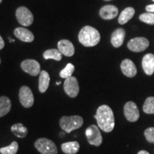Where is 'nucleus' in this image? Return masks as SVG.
I'll list each match as a JSON object with an SVG mask.
<instances>
[{"label":"nucleus","instance_id":"nucleus-6","mask_svg":"<svg viewBox=\"0 0 154 154\" xmlns=\"http://www.w3.org/2000/svg\"><path fill=\"white\" fill-rule=\"evenodd\" d=\"M16 17L18 22L23 26H30L34 21L32 13L25 7H20L17 9Z\"/></svg>","mask_w":154,"mask_h":154},{"label":"nucleus","instance_id":"nucleus-32","mask_svg":"<svg viewBox=\"0 0 154 154\" xmlns=\"http://www.w3.org/2000/svg\"><path fill=\"white\" fill-rule=\"evenodd\" d=\"M61 84V82H57V85H59V84Z\"/></svg>","mask_w":154,"mask_h":154},{"label":"nucleus","instance_id":"nucleus-5","mask_svg":"<svg viewBox=\"0 0 154 154\" xmlns=\"http://www.w3.org/2000/svg\"><path fill=\"white\" fill-rule=\"evenodd\" d=\"M85 134L88 142L91 145L99 146L102 143L103 138L99 126L96 125H91L86 129Z\"/></svg>","mask_w":154,"mask_h":154},{"label":"nucleus","instance_id":"nucleus-21","mask_svg":"<svg viewBox=\"0 0 154 154\" xmlns=\"http://www.w3.org/2000/svg\"><path fill=\"white\" fill-rule=\"evenodd\" d=\"M11 100L7 96L0 97V118L7 115L11 110Z\"/></svg>","mask_w":154,"mask_h":154},{"label":"nucleus","instance_id":"nucleus-22","mask_svg":"<svg viewBox=\"0 0 154 154\" xmlns=\"http://www.w3.org/2000/svg\"><path fill=\"white\" fill-rule=\"evenodd\" d=\"M11 131L18 138H25L28 134L27 128L22 124H14L11 126Z\"/></svg>","mask_w":154,"mask_h":154},{"label":"nucleus","instance_id":"nucleus-23","mask_svg":"<svg viewBox=\"0 0 154 154\" xmlns=\"http://www.w3.org/2000/svg\"><path fill=\"white\" fill-rule=\"evenodd\" d=\"M43 57L44 59L48 60V59H54V60L59 61L62 59V54L60 52L59 49H48L45 51L43 54Z\"/></svg>","mask_w":154,"mask_h":154},{"label":"nucleus","instance_id":"nucleus-30","mask_svg":"<svg viewBox=\"0 0 154 154\" xmlns=\"http://www.w3.org/2000/svg\"><path fill=\"white\" fill-rule=\"evenodd\" d=\"M4 47H5V42H4V39L1 35H0V50L2 49Z\"/></svg>","mask_w":154,"mask_h":154},{"label":"nucleus","instance_id":"nucleus-35","mask_svg":"<svg viewBox=\"0 0 154 154\" xmlns=\"http://www.w3.org/2000/svg\"><path fill=\"white\" fill-rule=\"evenodd\" d=\"M0 64H1V59H0Z\"/></svg>","mask_w":154,"mask_h":154},{"label":"nucleus","instance_id":"nucleus-28","mask_svg":"<svg viewBox=\"0 0 154 154\" xmlns=\"http://www.w3.org/2000/svg\"><path fill=\"white\" fill-rule=\"evenodd\" d=\"M144 135H145L146 140L149 143H154V127H150V128L146 129Z\"/></svg>","mask_w":154,"mask_h":154},{"label":"nucleus","instance_id":"nucleus-16","mask_svg":"<svg viewBox=\"0 0 154 154\" xmlns=\"http://www.w3.org/2000/svg\"><path fill=\"white\" fill-rule=\"evenodd\" d=\"M142 67L146 74L151 76L154 73V54H147L142 60Z\"/></svg>","mask_w":154,"mask_h":154},{"label":"nucleus","instance_id":"nucleus-33","mask_svg":"<svg viewBox=\"0 0 154 154\" xmlns=\"http://www.w3.org/2000/svg\"><path fill=\"white\" fill-rule=\"evenodd\" d=\"M10 42H14V40H13L12 38H10Z\"/></svg>","mask_w":154,"mask_h":154},{"label":"nucleus","instance_id":"nucleus-9","mask_svg":"<svg viewBox=\"0 0 154 154\" xmlns=\"http://www.w3.org/2000/svg\"><path fill=\"white\" fill-rule=\"evenodd\" d=\"M127 47L134 52H141L149 47V42L144 37L134 38L128 42Z\"/></svg>","mask_w":154,"mask_h":154},{"label":"nucleus","instance_id":"nucleus-18","mask_svg":"<svg viewBox=\"0 0 154 154\" xmlns=\"http://www.w3.org/2000/svg\"><path fill=\"white\" fill-rule=\"evenodd\" d=\"M50 76L47 71H42L38 79V90L41 93H45L49 86Z\"/></svg>","mask_w":154,"mask_h":154},{"label":"nucleus","instance_id":"nucleus-11","mask_svg":"<svg viewBox=\"0 0 154 154\" xmlns=\"http://www.w3.org/2000/svg\"><path fill=\"white\" fill-rule=\"evenodd\" d=\"M21 68L24 72L31 76H36L40 74V64L38 61L34 59H26L21 63Z\"/></svg>","mask_w":154,"mask_h":154},{"label":"nucleus","instance_id":"nucleus-7","mask_svg":"<svg viewBox=\"0 0 154 154\" xmlns=\"http://www.w3.org/2000/svg\"><path fill=\"white\" fill-rule=\"evenodd\" d=\"M63 89L65 93L71 98H75L79 93V86L78 80L76 77L70 76L64 81Z\"/></svg>","mask_w":154,"mask_h":154},{"label":"nucleus","instance_id":"nucleus-2","mask_svg":"<svg viewBox=\"0 0 154 154\" xmlns=\"http://www.w3.org/2000/svg\"><path fill=\"white\" fill-rule=\"evenodd\" d=\"M100 39L99 31L90 26H84L79 34V41L84 47H94L99 43Z\"/></svg>","mask_w":154,"mask_h":154},{"label":"nucleus","instance_id":"nucleus-13","mask_svg":"<svg viewBox=\"0 0 154 154\" xmlns=\"http://www.w3.org/2000/svg\"><path fill=\"white\" fill-rule=\"evenodd\" d=\"M119 9L114 5H105L99 11V15L102 19L106 20H110L117 17Z\"/></svg>","mask_w":154,"mask_h":154},{"label":"nucleus","instance_id":"nucleus-1","mask_svg":"<svg viewBox=\"0 0 154 154\" xmlns=\"http://www.w3.org/2000/svg\"><path fill=\"white\" fill-rule=\"evenodd\" d=\"M94 118L99 128L106 133L112 131L115 126V119L112 109L107 105H101L98 108Z\"/></svg>","mask_w":154,"mask_h":154},{"label":"nucleus","instance_id":"nucleus-24","mask_svg":"<svg viewBox=\"0 0 154 154\" xmlns=\"http://www.w3.org/2000/svg\"><path fill=\"white\" fill-rule=\"evenodd\" d=\"M19 145L17 141H13L10 145L0 149L1 154H16L18 151Z\"/></svg>","mask_w":154,"mask_h":154},{"label":"nucleus","instance_id":"nucleus-26","mask_svg":"<svg viewBox=\"0 0 154 154\" xmlns=\"http://www.w3.org/2000/svg\"><path fill=\"white\" fill-rule=\"evenodd\" d=\"M74 69L75 67L74 65H73L72 63H69L66 66V67L61 71L59 75H60L61 78L65 79H66L72 76V74L74 72Z\"/></svg>","mask_w":154,"mask_h":154},{"label":"nucleus","instance_id":"nucleus-29","mask_svg":"<svg viewBox=\"0 0 154 154\" xmlns=\"http://www.w3.org/2000/svg\"><path fill=\"white\" fill-rule=\"evenodd\" d=\"M146 9L148 12L154 13V5H150L146 6Z\"/></svg>","mask_w":154,"mask_h":154},{"label":"nucleus","instance_id":"nucleus-37","mask_svg":"<svg viewBox=\"0 0 154 154\" xmlns=\"http://www.w3.org/2000/svg\"><path fill=\"white\" fill-rule=\"evenodd\" d=\"M152 1H153V2H154V0H152Z\"/></svg>","mask_w":154,"mask_h":154},{"label":"nucleus","instance_id":"nucleus-12","mask_svg":"<svg viewBox=\"0 0 154 154\" xmlns=\"http://www.w3.org/2000/svg\"><path fill=\"white\" fill-rule=\"evenodd\" d=\"M121 69L123 74L129 78H133L137 74V69H136L134 63L128 59L122 61L121 63Z\"/></svg>","mask_w":154,"mask_h":154},{"label":"nucleus","instance_id":"nucleus-25","mask_svg":"<svg viewBox=\"0 0 154 154\" xmlns=\"http://www.w3.org/2000/svg\"><path fill=\"white\" fill-rule=\"evenodd\" d=\"M143 110L146 113L148 114H153L154 113V97L150 96L146 99L143 106Z\"/></svg>","mask_w":154,"mask_h":154},{"label":"nucleus","instance_id":"nucleus-20","mask_svg":"<svg viewBox=\"0 0 154 154\" xmlns=\"http://www.w3.org/2000/svg\"><path fill=\"white\" fill-rule=\"evenodd\" d=\"M135 14V9L133 7H127L119 15V23L121 25L126 24Z\"/></svg>","mask_w":154,"mask_h":154},{"label":"nucleus","instance_id":"nucleus-34","mask_svg":"<svg viewBox=\"0 0 154 154\" xmlns=\"http://www.w3.org/2000/svg\"><path fill=\"white\" fill-rule=\"evenodd\" d=\"M2 2V0H0V3H1Z\"/></svg>","mask_w":154,"mask_h":154},{"label":"nucleus","instance_id":"nucleus-15","mask_svg":"<svg viewBox=\"0 0 154 154\" xmlns=\"http://www.w3.org/2000/svg\"><path fill=\"white\" fill-rule=\"evenodd\" d=\"M14 35L17 38L24 42H32L34 39V34L26 28L17 27L14 29Z\"/></svg>","mask_w":154,"mask_h":154},{"label":"nucleus","instance_id":"nucleus-27","mask_svg":"<svg viewBox=\"0 0 154 154\" xmlns=\"http://www.w3.org/2000/svg\"><path fill=\"white\" fill-rule=\"evenodd\" d=\"M139 19L141 22L146 23V24L154 25V13H143L140 15Z\"/></svg>","mask_w":154,"mask_h":154},{"label":"nucleus","instance_id":"nucleus-31","mask_svg":"<svg viewBox=\"0 0 154 154\" xmlns=\"http://www.w3.org/2000/svg\"><path fill=\"white\" fill-rule=\"evenodd\" d=\"M138 154H150L149 152L146 151H140L138 152Z\"/></svg>","mask_w":154,"mask_h":154},{"label":"nucleus","instance_id":"nucleus-10","mask_svg":"<svg viewBox=\"0 0 154 154\" xmlns=\"http://www.w3.org/2000/svg\"><path fill=\"white\" fill-rule=\"evenodd\" d=\"M124 115L126 119L131 122H136L138 120L140 116L139 110L137 105L133 101H128L124 105Z\"/></svg>","mask_w":154,"mask_h":154},{"label":"nucleus","instance_id":"nucleus-3","mask_svg":"<svg viewBox=\"0 0 154 154\" xmlns=\"http://www.w3.org/2000/svg\"><path fill=\"white\" fill-rule=\"evenodd\" d=\"M84 124V119L80 116H62L59 120V125L61 129L69 134L73 131L81 128Z\"/></svg>","mask_w":154,"mask_h":154},{"label":"nucleus","instance_id":"nucleus-19","mask_svg":"<svg viewBox=\"0 0 154 154\" xmlns=\"http://www.w3.org/2000/svg\"><path fill=\"white\" fill-rule=\"evenodd\" d=\"M79 143L77 141L66 142L61 145V150L66 154H76L79 151Z\"/></svg>","mask_w":154,"mask_h":154},{"label":"nucleus","instance_id":"nucleus-17","mask_svg":"<svg viewBox=\"0 0 154 154\" xmlns=\"http://www.w3.org/2000/svg\"><path fill=\"white\" fill-rule=\"evenodd\" d=\"M125 36H126V32L124 29L119 28L116 29L111 34V42L113 47L119 48L121 47L124 43Z\"/></svg>","mask_w":154,"mask_h":154},{"label":"nucleus","instance_id":"nucleus-4","mask_svg":"<svg viewBox=\"0 0 154 154\" xmlns=\"http://www.w3.org/2000/svg\"><path fill=\"white\" fill-rule=\"evenodd\" d=\"M34 146L42 154H57V146L52 140L47 138H38L34 143Z\"/></svg>","mask_w":154,"mask_h":154},{"label":"nucleus","instance_id":"nucleus-8","mask_svg":"<svg viewBox=\"0 0 154 154\" xmlns=\"http://www.w3.org/2000/svg\"><path fill=\"white\" fill-rule=\"evenodd\" d=\"M19 101L24 108H30L34 104V95L32 90L26 86L21 87L19 93Z\"/></svg>","mask_w":154,"mask_h":154},{"label":"nucleus","instance_id":"nucleus-36","mask_svg":"<svg viewBox=\"0 0 154 154\" xmlns=\"http://www.w3.org/2000/svg\"><path fill=\"white\" fill-rule=\"evenodd\" d=\"M105 1H110V0H105Z\"/></svg>","mask_w":154,"mask_h":154},{"label":"nucleus","instance_id":"nucleus-14","mask_svg":"<svg viewBox=\"0 0 154 154\" xmlns=\"http://www.w3.org/2000/svg\"><path fill=\"white\" fill-rule=\"evenodd\" d=\"M58 49L63 55L70 57L74 54L75 49L73 44L67 39L61 40L58 42Z\"/></svg>","mask_w":154,"mask_h":154}]
</instances>
